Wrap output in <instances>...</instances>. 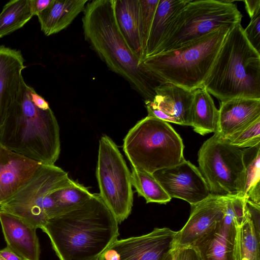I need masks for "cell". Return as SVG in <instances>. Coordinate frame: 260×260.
Here are the masks:
<instances>
[{
    "label": "cell",
    "mask_w": 260,
    "mask_h": 260,
    "mask_svg": "<svg viewBox=\"0 0 260 260\" xmlns=\"http://www.w3.org/2000/svg\"><path fill=\"white\" fill-rule=\"evenodd\" d=\"M118 223L99 194L78 207L49 219L40 229L60 260H92L119 235Z\"/></svg>",
    "instance_id": "6da1fadb"
},
{
    "label": "cell",
    "mask_w": 260,
    "mask_h": 260,
    "mask_svg": "<svg viewBox=\"0 0 260 260\" xmlns=\"http://www.w3.org/2000/svg\"><path fill=\"white\" fill-rule=\"evenodd\" d=\"M82 23L85 40L109 69L145 100H152L162 83L145 69L126 42L116 22L114 0L88 1Z\"/></svg>",
    "instance_id": "7a4b0ae2"
},
{
    "label": "cell",
    "mask_w": 260,
    "mask_h": 260,
    "mask_svg": "<svg viewBox=\"0 0 260 260\" xmlns=\"http://www.w3.org/2000/svg\"><path fill=\"white\" fill-rule=\"evenodd\" d=\"M29 86L11 110L2 127L0 144L44 165H54L60 152L59 127L51 109L42 110L31 100Z\"/></svg>",
    "instance_id": "3957f363"
},
{
    "label": "cell",
    "mask_w": 260,
    "mask_h": 260,
    "mask_svg": "<svg viewBox=\"0 0 260 260\" xmlns=\"http://www.w3.org/2000/svg\"><path fill=\"white\" fill-rule=\"evenodd\" d=\"M203 86L221 102L260 99V53L248 42L241 23L229 30Z\"/></svg>",
    "instance_id": "277c9868"
},
{
    "label": "cell",
    "mask_w": 260,
    "mask_h": 260,
    "mask_svg": "<svg viewBox=\"0 0 260 260\" xmlns=\"http://www.w3.org/2000/svg\"><path fill=\"white\" fill-rule=\"evenodd\" d=\"M232 27L222 26L182 46L148 57L142 64L161 83L194 91L203 86Z\"/></svg>",
    "instance_id": "5b68a950"
},
{
    "label": "cell",
    "mask_w": 260,
    "mask_h": 260,
    "mask_svg": "<svg viewBox=\"0 0 260 260\" xmlns=\"http://www.w3.org/2000/svg\"><path fill=\"white\" fill-rule=\"evenodd\" d=\"M184 147L180 135L168 122L148 116L128 131L123 144L132 168L150 174L185 160Z\"/></svg>",
    "instance_id": "8992f818"
},
{
    "label": "cell",
    "mask_w": 260,
    "mask_h": 260,
    "mask_svg": "<svg viewBox=\"0 0 260 260\" xmlns=\"http://www.w3.org/2000/svg\"><path fill=\"white\" fill-rule=\"evenodd\" d=\"M242 15L232 1L189 0L171 24L155 54L174 49L222 26L241 23Z\"/></svg>",
    "instance_id": "52a82bcc"
},
{
    "label": "cell",
    "mask_w": 260,
    "mask_h": 260,
    "mask_svg": "<svg viewBox=\"0 0 260 260\" xmlns=\"http://www.w3.org/2000/svg\"><path fill=\"white\" fill-rule=\"evenodd\" d=\"M74 181L68 173L54 165L41 164L32 177L0 210L22 219L40 229L56 216L52 192L70 185Z\"/></svg>",
    "instance_id": "ba28073f"
},
{
    "label": "cell",
    "mask_w": 260,
    "mask_h": 260,
    "mask_svg": "<svg viewBox=\"0 0 260 260\" xmlns=\"http://www.w3.org/2000/svg\"><path fill=\"white\" fill-rule=\"evenodd\" d=\"M198 163L211 194L243 197V149L231 145L216 133L201 147Z\"/></svg>",
    "instance_id": "9c48e42d"
},
{
    "label": "cell",
    "mask_w": 260,
    "mask_h": 260,
    "mask_svg": "<svg viewBox=\"0 0 260 260\" xmlns=\"http://www.w3.org/2000/svg\"><path fill=\"white\" fill-rule=\"evenodd\" d=\"M96 176L100 197L120 223L133 205L131 174L117 146L106 135L99 140Z\"/></svg>",
    "instance_id": "30bf717a"
},
{
    "label": "cell",
    "mask_w": 260,
    "mask_h": 260,
    "mask_svg": "<svg viewBox=\"0 0 260 260\" xmlns=\"http://www.w3.org/2000/svg\"><path fill=\"white\" fill-rule=\"evenodd\" d=\"M245 217V199L230 197L222 219L193 245L203 260H235L237 228Z\"/></svg>",
    "instance_id": "8fae6325"
},
{
    "label": "cell",
    "mask_w": 260,
    "mask_h": 260,
    "mask_svg": "<svg viewBox=\"0 0 260 260\" xmlns=\"http://www.w3.org/2000/svg\"><path fill=\"white\" fill-rule=\"evenodd\" d=\"M176 234L168 228H157L145 235L117 239L99 260H162L173 250Z\"/></svg>",
    "instance_id": "7c38bea8"
},
{
    "label": "cell",
    "mask_w": 260,
    "mask_h": 260,
    "mask_svg": "<svg viewBox=\"0 0 260 260\" xmlns=\"http://www.w3.org/2000/svg\"><path fill=\"white\" fill-rule=\"evenodd\" d=\"M154 177L171 198L197 204L210 194L207 184L199 168L184 160L173 167L159 170Z\"/></svg>",
    "instance_id": "4fadbf2b"
},
{
    "label": "cell",
    "mask_w": 260,
    "mask_h": 260,
    "mask_svg": "<svg viewBox=\"0 0 260 260\" xmlns=\"http://www.w3.org/2000/svg\"><path fill=\"white\" fill-rule=\"evenodd\" d=\"M194 91L162 83L155 89L152 100H145L148 116L167 122L191 126Z\"/></svg>",
    "instance_id": "5bb4252c"
},
{
    "label": "cell",
    "mask_w": 260,
    "mask_h": 260,
    "mask_svg": "<svg viewBox=\"0 0 260 260\" xmlns=\"http://www.w3.org/2000/svg\"><path fill=\"white\" fill-rule=\"evenodd\" d=\"M230 197L210 194L191 205L189 217L184 226L176 232L173 250L193 245L223 217Z\"/></svg>",
    "instance_id": "9a60e30c"
},
{
    "label": "cell",
    "mask_w": 260,
    "mask_h": 260,
    "mask_svg": "<svg viewBox=\"0 0 260 260\" xmlns=\"http://www.w3.org/2000/svg\"><path fill=\"white\" fill-rule=\"evenodd\" d=\"M24 61L20 50L0 45V135L6 118L23 94Z\"/></svg>",
    "instance_id": "2e32d148"
},
{
    "label": "cell",
    "mask_w": 260,
    "mask_h": 260,
    "mask_svg": "<svg viewBox=\"0 0 260 260\" xmlns=\"http://www.w3.org/2000/svg\"><path fill=\"white\" fill-rule=\"evenodd\" d=\"M41 164L0 144V206L32 177Z\"/></svg>",
    "instance_id": "e0dca14e"
},
{
    "label": "cell",
    "mask_w": 260,
    "mask_h": 260,
    "mask_svg": "<svg viewBox=\"0 0 260 260\" xmlns=\"http://www.w3.org/2000/svg\"><path fill=\"white\" fill-rule=\"evenodd\" d=\"M0 223L7 247L23 260H40L37 229L22 219L0 210Z\"/></svg>",
    "instance_id": "ac0fdd59"
},
{
    "label": "cell",
    "mask_w": 260,
    "mask_h": 260,
    "mask_svg": "<svg viewBox=\"0 0 260 260\" xmlns=\"http://www.w3.org/2000/svg\"><path fill=\"white\" fill-rule=\"evenodd\" d=\"M217 133L227 139L260 118V99L239 98L220 103Z\"/></svg>",
    "instance_id": "d6986e66"
},
{
    "label": "cell",
    "mask_w": 260,
    "mask_h": 260,
    "mask_svg": "<svg viewBox=\"0 0 260 260\" xmlns=\"http://www.w3.org/2000/svg\"><path fill=\"white\" fill-rule=\"evenodd\" d=\"M114 9L122 35L142 64L144 54L140 20V1L114 0Z\"/></svg>",
    "instance_id": "ffe728a7"
},
{
    "label": "cell",
    "mask_w": 260,
    "mask_h": 260,
    "mask_svg": "<svg viewBox=\"0 0 260 260\" xmlns=\"http://www.w3.org/2000/svg\"><path fill=\"white\" fill-rule=\"evenodd\" d=\"M87 0H52L38 17L41 30L46 36L67 28L83 12Z\"/></svg>",
    "instance_id": "44dd1931"
},
{
    "label": "cell",
    "mask_w": 260,
    "mask_h": 260,
    "mask_svg": "<svg viewBox=\"0 0 260 260\" xmlns=\"http://www.w3.org/2000/svg\"><path fill=\"white\" fill-rule=\"evenodd\" d=\"M189 0H159L147 42L145 59L153 55L173 20Z\"/></svg>",
    "instance_id": "7402d4cb"
},
{
    "label": "cell",
    "mask_w": 260,
    "mask_h": 260,
    "mask_svg": "<svg viewBox=\"0 0 260 260\" xmlns=\"http://www.w3.org/2000/svg\"><path fill=\"white\" fill-rule=\"evenodd\" d=\"M219 110L210 94L203 86L194 91L191 109V126L193 131L205 135L218 131Z\"/></svg>",
    "instance_id": "603a6c76"
},
{
    "label": "cell",
    "mask_w": 260,
    "mask_h": 260,
    "mask_svg": "<svg viewBox=\"0 0 260 260\" xmlns=\"http://www.w3.org/2000/svg\"><path fill=\"white\" fill-rule=\"evenodd\" d=\"M244 185L243 197L260 205V144L243 149Z\"/></svg>",
    "instance_id": "cb8c5ba5"
},
{
    "label": "cell",
    "mask_w": 260,
    "mask_h": 260,
    "mask_svg": "<svg viewBox=\"0 0 260 260\" xmlns=\"http://www.w3.org/2000/svg\"><path fill=\"white\" fill-rule=\"evenodd\" d=\"M32 17L29 0L8 2L0 13V39L22 27Z\"/></svg>",
    "instance_id": "d4e9b609"
},
{
    "label": "cell",
    "mask_w": 260,
    "mask_h": 260,
    "mask_svg": "<svg viewBox=\"0 0 260 260\" xmlns=\"http://www.w3.org/2000/svg\"><path fill=\"white\" fill-rule=\"evenodd\" d=\"M235 260H260V234L246 215L237 228Z\"/></svg>",
    "instance_id": "484cf974"
},
{
    "label": "cell",
    "mask_w": 260,
    "mask_h": 260,
    "mask_svg": "<svg viewBox=\"0 0 260 260\" xmlns=\"http://www.w3.org/2000/svg\"><path fill=\"white\" fill-rule=\"evenodd\" d=\"M132 185L138 195L143 197L147 203L167 204L171 198L159 182L150 174L132 168Z\"/></svg>",
    "instance_id": "4316f807"
},
{
    "label": "cell",
    "mask_w": 260,
    "mask_h": 260,
    "mask_svg": "<svg viewBox=\"0 0 260 260\" xmlns=\"http://www.w3.org/2000/svg\"><path fill=\"white\" fill-rule=\"evenodd\" d=\"M51 194L55 204L56 216H57L83 204L93 194L83 185L74 181L70 185L53 191Z\"/></svg>",
    "instance_id": "83f0119b"
},
{
    "label": "cell",
    "mask_w": 260,
    "mask_h": 260,
    "mask_svg": "<svg viewBox=\"0 0 260 260\" xmlns=\"http://www.w3.org/2000/svg\"><path fill=\"white\" fill-rule=\"evenodd\" d=\"M227 139L231 145L241 149L254 147L260 144V118Z\"/></svg>",
    "instance_id": "f1b7e54d"
},
{
    "label": "cell",
    "mask_w": 260,
    "mask_h": 260,
    "mask_svg": "<svg viewBox=\"0 0 260 260\" xmlns=\"http://www.w3.org/2000/svg\"><path fill=\"white\" fill-rule=\"evenodd\" d=\"M140 1V20L144 54L154 15L159 0Z\"/></svg>",
    "instance_id": "f546056e"
},
{
    "label": "cell",
    "mask_w": 260,
    "mask_h": 260,
    "mask_svg": "<svg viewBox=\"0 0 260 260\" xmlns=\"http://www.w3.org/2000/svg\"><path fill=\"white\" fill-rule=\"evenodd\" d=\"M244 33L249 44L260 53V13L251 18Z\"/></svg>",
    "instance_id": "4dcf8cb0"
},
{
    "label": "cell",
    "mask_w": 260,
    "mask_h": 260,
    "mask_svg": "<svg viewBox=\"0 0 260 260\" xmlns=\"http://www.w3.org/2000/svg\"><path fill=\"white\" fill-rule=\"evenodd\" d=\"M245 213L256 232L260 234V205L245 199Z\"/></svg>",
    "instance_id": "1f68e13d"
},
{
    "label": "cell",
    "mask_w": 260,
    "mask_h": 260,
    "mask_svg": "<svg viewBox=\"0 0 260 260\" xmlns=\"http://www.w3.org/2000/svg\"><path fill=\"white\" fill-rule=\"evenodd\" d=\"M174 250L175 260H203L198 250L193 245Z\"/></svg>",
    "instance_id": "d6a6232c"
},
{
    "label": "cell",
    "mask_w": 260,
    "mask_h": 260,
    "mask_svg": "<svg viewBox=\"0 0 260 260\" xmlns=\"http://www.w3.org/2000/svg\"><path fill=\"white\" fill-rule=\"evenodd\" d=\"M52 0H29L31 12L33 16H37L46 9Z\"/></svg>",
    "instance_id": "836d02e7"
},
{
    "label": "cell",
    "mask_w": 260,
    "mask_h": 260,
    "mask_svg": "<svg viewBox=\"0 0 260 260\" xmlns=\"http://www.w3.org/2000/svg\"><path fill=\"white\" fill-rule=\"evenodd\" d=\"M29 90L31 100L37 107L44 110L50 108L48 103L42 96L38 94L34 88L29 86Z\"/></svg>",
    "instance_id": "e575fe53"
},
{
    "label": "cell",
    "mask_w": 260,
    "mask_h": 260,
    "mask_svg": "<svg viewBox=\"0 0 260 260\" xmlns=\"http://www.w3.org/2000/svg\"><path fill=\"white\" fill-rule=\"evenodd\" d=\"M246 10L252 18L260 13V0L244 1Z\"/></svg>",
    "instance_id": "d590c367"
},
{
    "label": "cell",
    "mask_w": 260,
    "mask_h": 260,
    "mask_svg": "<svg viewBox=\"0 0 260 260\" xmlns=\"http://www.w3.org/2000/svg\"><path fill=\"white\" fill-rule=\"evenodd\" d=\"M0 255L6 260H23L21 257L6 247L0 250Z\"/></svg>",
    "instance_id": "8d00e7d4"
},
{
    "label": "cell",
    "mask_w": 260,
    "mask_h": 260,
    "mask_svg": "<svg viewBox=\"0 0 260 260\" xmlns=\"http://www.w3.org/2000/svg\"><path fill=\"white\" fill-rule=\"evenodd\" d=\"M175 250H173L169 252L162 260H175Z\"/></svg>",
    "instance_id": "74e56055"
},
{
    "label": "cell",
    "mask_w": 260,
    "mask_h": 260,
    "mask_svg": "<svg viewBox=\"0 0 260 260\" xmlns=\"http://www.w3.org/2000/svg\"><path fill=\"white\" fill-rule=\"evenodd\" d=\"M0 260H6V259L0 255Z\"/></svg>",
    "instance_id": "f35d334b"
},
{
    "label": "cell",
    "mask_w": 260,
    "mask_h": 260,
    "mask_svg": "<svg viewBox=\"0 0 260 260\" xmlns=\"http://www.w3.org/2000/svg\"><path fill=\"white\" fill-rule=\"evenodd\" d=\"M99 256L98 257H96V258H94V259H93L92 260H99Z\"/></svg>",
    "instance_id": "ab89813d"
}]
</instances>
